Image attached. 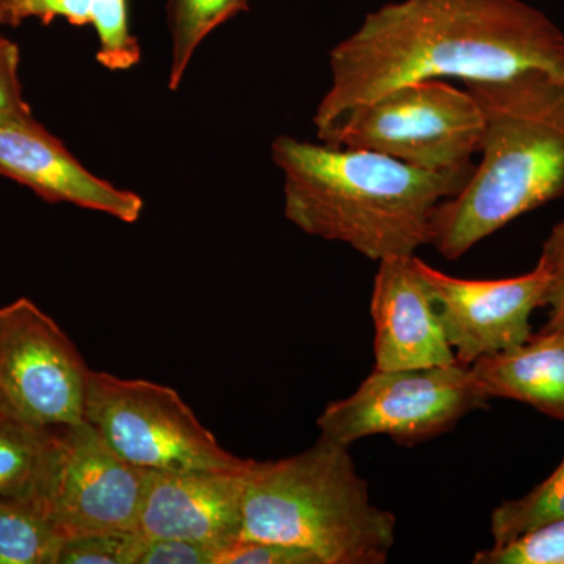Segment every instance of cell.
Here are the masks:
<instances>
[{
  "instance_id": "6da1fadb",
  "label": "cell",
  "mask_w": 564,
  "mask_h": 564,
  "mask_svg": "<svg viewBox=\"0 0 564 564\" xmlns=\"http://www.w3.org/2000/svg\"><path fill=\"white\" fill-rule=\"evenodd\" d=\"M332 87L314 115L322 139L345 115L421 80L564 79V33L522 0H402L367 14L329 52Z\"/></svg>"
},
{
  "instance_id": "7a4b0ae2",
  "label": "cell",
  "mask_w": 564,
  "mask_h": 564,
  "mask_svg": "<svg viewBox=\"0 0 564 564\" xmlns=\"http://www.w3.org/2000/svg\"><path fill=\"white\" fill-rule=\"evenodd\" d=\"M272 159L284 176L285 218L375 262L430 245L437 206L474 172H429L380 152L291 135L273 140Z\"/></svg>"
},
{
  "instance_id": "3957f363",
  "label": "cell",
  "mask_w": 564,
  "mask_h": 564,
  "mask_svg": "<svg viewBox=\"0 0 564 564\" xmlns=\"http://www.w3.org/2000/svg\"><path fill=\"white\" fill-rule=\"evenodd\" d=\"M464 87L484 115L481 161L434 212L430 245L447 261L564 198V79L525 73Z\"/></svg>"
},
{
  "instance_id": "277c9868",
  "label": "cell",
  "mask_w": 564,
  "mask_h": 564,
  "mask_svg": "<svg viewBox=\"0 0 564 564\" xmlns=\"http://www.w3.org/2000/svg\"><path fill=\"white\" fill-rule=\"evenodd\" d=\"M395 527L370 499L347 445L321 436L303 454L250 462L240 538L300 549L317 564H384Z\"/></svg>"
},
{
  "instance_id": "5b68a950",
  "label": "cell",
  "mask_w": 564,
  "mask_h": 564,
  "mask_svg": "<svg viewBox=\"0 0 564 564\" xmlns=\"http://www.w3.org/2000/svg\"><path fill=\"white\" fill-rule=\"evenodd\" d=\"M484 115L467 88L421 80L378 96L345 115L322 139L361 148L429 172L474 170Z\"/></svg>"
},
{
  "instance_id": "8992f818",
  "label": "cell",
  "mask_w": 564,
  "mask_h": 564,
  "mask_svg": "<svg viewBox=\"0 0 564 564\" xmlns=\"http://www.w3.org/2000/svg\"><path fill=\"white\" fill-rule=\"evenodd\" d=\"M84 415L121 458L147 473L240 470L248 464L221 447L169 386L91 370Z\"/></svg>"
},
{
  "instance_id": "52a82bcc",
  "label": "cell",
  "mask_w": 564,
  "mask_h": 564,
  "mask_svg": "<svg viewBox=\"0 0 564 564\" xmlns=\"http://www.w3.org/2000/svg\"><path fill=\"white\" fill-rule=\"evenodd\" d=\"M489 402L466 364L375 369L351 395L326 404L317 426L321 436L347 447L380 434L413 447L452 432Z\"/></svg>"
},
{
  "instance_id": "ba28073f",
  "label": "cell",
  "mask_w": 564,
  "mask_h": 564,
  "mask_svg": "<svg viewBox=\"0 0 564 564\" xmlns=\"http://www.w3.org/2000/svg\"><path fill=\"white\" fill-rule=\"evenodd\" d=\"M144 477L84 421L54 429L31 502L65 541L135 532Z\"/></svg>"
},
{
  "instance_id": "9c48e42d",
  "label": "cell",
  "mask_w": 564,
  "mask_h": 564,
  "mask_svg": "<svg viewBox=\"0 0 564 564\" xmlns=\"http://www.w3.org/2000/svg\"><path fill=\"white\" fill-rule=\"evenodd\" d=\"M90 372L76 344L31 300L0 307V414L46 430L84 422Z\"/></svg>"
},
{
  "instance_id": "30bf717a",
  "label": "cell",
  "mask_w": 564,
  "mask_h": 564,
  "mask_svg": "<svg viewBox=\"0 0 564 564\" xmlns=\"http://www.w3.org/2000/svg\"><path fill=\"white\" fill-rule=\"evenodd\" d=\"M445 336L458 362L513 350L532 336V314L545 307L549 276L536 263L532 272L503 280H463L417 258Z\"/></svg>"
},
{
  "instance_id": "8fae6325",
  "label": "cell",
  "mask_w": 564,
  "mask_h": 564,
  "mask_svg": "<svg viewBox=\"0 0 564 564\" xmlns=\"http://www.w3.org/2000/svg\"><path fill=\"white\" fill-rule=\"evenodd\" d=\"M147 473L135 532L144 541L185 540L217 551L242 532L248 467Z\"/></svg>"
},
{
  "instance_id": "7c38bea8",
  "label": "cell",
  "mask_w": 564,
  "mask_h": 564,
  "mask_svg": "<svg viewBox=\"0 0 564 564\" xmlns=\"http://www.w3.org/2000/svg\"><path fill=\"white\" fill-rule=\"evenodd\" d=\"M375 369H422L458 362L445 336L417 256L378 262L372 302Z\"/></svg>"
},
{
  "instance_id": "4fadbf2b",
  "label": "cell",
  "mask_w": 564,
  "mask_h": 564,
  "mask_svg": "<svg viewBox=\"0 0 564 564\" xmlns=\"http://www.w3.org/2000/svg\"><path fill=\"white\" fill-rule=\"evenodd\" d=\"M0 174L44 202L73 204L124 223L139 221L144 209L140 195L93 174L39 121L0 124Z\"/></svg>"
},
{
  "instance_id": "5bb4252c",
  "label": "cell",
  "mask_w": 564,
  "mask_h": 564,
  "mask_svg": "<svg viewBox=\"0 0 564 564\" xmlns=\"http://www.w3.org/2000/svg\"><path fill=\"white\" fill-rule=\"evenodd\" d=\"M470 369L489 400H514L564 422V332L541 329L513 350L477 359Z\"/></svg>"
},
{
  "instance_id": "9a60e30c",
  "label": "cell",
  "mask_w": 564,
  "mask_h": 564,
  "mask_svg": "<svg viewBox=\"0 0 564 564\" xmlns=\"http://www.w3.org/2000/svg\"><path fill=\"white\" fill-rule=\"evenodd\" d=\"M63 543L31 500L0 497V564H57Z\"/></svg>"
},
{
  "instance_id": "2e32d148",
  "label": "cell",
  "mask_w": 564,
  "mask_h": 564,
  "mask_svg": "<svg viewBox=\"0 0 564 564\" xmlns=\"http://www.w3.org/2000/svg\"><path fill=\"white\" fill-rule=\"evenodd\" d=\"M250 10L248 0H169L172 36L169 88L176 91L193 55L215 29Z\"/></svg>"
},
{
  "instance_id": "e0dca14e",
  "label": "cell",
  "mask_w": 564,
  "mask_h": 564,
  "mask_svg": "<svg viewBox=\"0 0 564 564\" xmlns=\"http://www.w3.org/2000/svg\"><path fill=\"white\" fill-rule=\"evenodd\" d=\"M52 433L0 414V497L32 499Z\"/></svg>"
},
{
  "instance_id": "ac0fdd59",
  "label": "cell",
  "mask_w": 564,
  "mask_h": 564,
  "mask_svg": "<svg viewBox=\"0 0 564 564\" xmlns=\"http://www.w3.org/2000/svg\"><path fill=\"white\" fill-rule=\"evenodd\" d=\"M564 521V458L554 473L519 499L505 500L491 514L492 545H503L551 522Z\"/></svg>"
},
{
  "instance_id": "d6986e66",
  "label": "cell",
  "mask_w": 564,
  "mask_h": 564,
  "mask_svg": "<svg viewBox=\"0 0 564 564\" xmlns=\"http://www.w3.org/2000/svg\"><path fill=\"white\" fill-rule=\"evenodd\" d=\"M91 25L98 35L96 61L109 70H128L139 65V40L129 28L128 0H95Z\"/></svg>"
},
{
  "instance_id": "ffe728a7",
  "label": "cell",
  "mask_w": 564,
  "mask_h": 564,
  "mask_svg": "<svg viewBox=\"0 0 564 564\" xmlns=\"http://www.w3.org/2000/svg\"><path fill=\"white\" fill-rule=\"evenodd\" d=\"M475 564H564V521L538 527L475 554Z\"/></svg>"
},
{
  "instance_id": "44dd1931",
  "label": "cell",
  "mask_w": 564,
  "mask_h": 564,
  "mask_svg": "<svg viewBox=\"0 0 564 564\" xmlns=\"http://www.w3.org/2000/svg\"><path fill=\"white\" fill-rule=\"evenodd\" d=\"M143 545L137 532L73 538L63 543L57 564H139Z\"/></svg>"
},
{
  "instance_id": "7402d4cb",
  "label": "cell",
  "mask_w": 564,
  "mask_h": 564,
  "mask_svg": "<svg viewBox=\"0 0 564 564\" xmlns=\"http://www.w3.org/2000/svg\"><path fill=\"white\" fill-rule=\"evenodd\" d=\"M31 107L22 96L20 50L0 33V124H32Z\"/></svg>"
},
{
  "instance_id": "603a6c76",
  "label": "cell",
  "mask_w": 564,
  "mask_h": 564,
  "mask_svg": "<svg viewBox=\"0 0 564 564\" xmlns=\"http://www.w3.org/2000/svg\"><path fill=\"white\" fill-rule=\"evenodd\" d=\"M215 564H317L300 549L270 541L236 538L215 551Z\"/></svg>"
},
{
  "instance_id": "cb8c5ba5",
  "label": "cell",
  "mask_w": 564,
  "mask_h": 564,
  "mask_svg": "<svg viewBox=\"0 0 564 564\" xmlns=\"http://www.w3.org/2000/svg\"><path fill=\"white\" fill-rule=\"evenodd\" d=\"M538 263L544 267L549 276L545 307L549 321L543 329L564 332V218L556 223L544 240Z\"/></svg>"
},
{
  "instance_id": "d4e9b609",
  "label": "cell",
  "mask_w": 564,
  "mask_h": 564,
  "mask_svg": "<svg viewBox=\"0 0 564 564\" xmlns=\"http://www.w3.org/2000/svg\"><path fill=\"white\" fill-rule=\"evenodd\" d=\"M139 564H215V547L185 540L144 541Z\"/></svg>"
},
{
  "instance_id": "484cf974",
  "label": "cell",
  "mask_w": 564,
  "mask_h": 564,
  "mask_svg": "<svg viewBox=\"0 0 564 564\" xmlns=\"http://www.w3.org/2000/svg\"><path fill=\"white\" fill-rule=\"evenodd\" d=\"M95 0H24L22 18H36L43 24H51L55 18H65L69 24H91V11Z\"/></svg>"
},
{
  "instance_id": "4316f807",
  "label": "cell",
  "mask_w": 564,
  "mask_h": 564,
  "mask_svg": "<svg viewBox=\"0 0 564 564\" xmlns=\"http://www.w3.org/2000/svg\"><path fill=\"white\" fill-rule=\"evenodd\" d=\"M22 6L24 0H2V11H0V24L6 25H20L24 18H22Z\"/></svg>"
},
{
  "instance_id": "83f0119b",
  "label": "cell",
  "mask_w": 564,
  "mask_h": 564,
  "mask_svg": "<svg viewBox=\"0 0 564 564\" xmlns=\"http://www.w3.org/2000/svg\"><path fill=\"white\" fill-rule=\"evenodd\" d=\"M0 11H2V0H0Z\"/></svg>"
}]
</instances>
